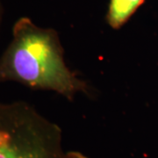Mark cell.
I'll return each instance as SVG.
<instances>
[{"label":"cell","instance_id":"6da1fadb","mask_svg":"<svg viewBox=\"0 0 158 158\" xmlns=\"http://www.w3.org/2000/svg\"><path fill=\"white\" fill-rule=\"evenodd\" d=\"M12 38L0 56V84L15 82L33 90H51L69 100L90 93L87 83L69 68L55 29L40 27L27 17L12 27Z\"/></svg>","mask_w":158,"mask_h":158},{"label":"cell","instance_id":"7a4b0ae2","mask_svg":"<svg viewBox=\"0 0 158 158\" xmlns=\"http://www.w3.org/2000/svg\"><path fill=\"white\" fill-rule=\"evenodd\" d=\"M0 158H88L67 150L62 129L27 102L0 101Z\"/></svg>","mask_w":158,"mask_h":158},{"label":"cell","instance_id":"3957f363","mask_svg":"<svg viewBox=\"0 0 158 158\" xmlns=\"http://www.w3.org/2000/svg\"><path fill=\"white\" fill-rule=\"evenodd\" d=\"M145 0H110L106 22L113 29L121 28Z\"/></svg>","mask_w":158,"mask_h":158},{"label":"cell","instance_id":"277c9868","mask_svg":"<svg viewBox=\"0 0 158 158\" xmlns=\"http://www.w3.org/2000/svg\"><path fill=\"white\" fill-rule=\"evenodd\" d=\"M3 5H2V1L0 0V30H1V26H2V19H3Z\"/></svg>","mask_w":158,"mask_h":158}]
</instances>
